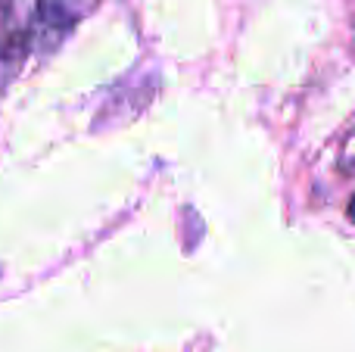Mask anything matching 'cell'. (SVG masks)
<instances>
[{"mask_svg":"<svg viewBox=\"0 0 355 352\" xmlns=\"http://www.w3.org/2000/svg\"><path fill=\"white\" fill-rule=\"evenodd\" d=\"M346 215H349V218H352V222H355V197L349 200V209H346Z\"/></svg>","mask_w":355,"mask_h":352,"instance_id":"6da1fadb","label":"cell"}]
</instances>
